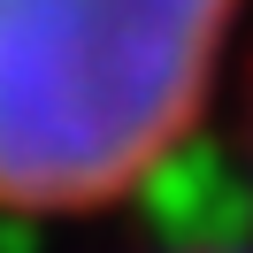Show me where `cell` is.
Segmentation results:
<instances>
[{
	"instance_id": "6da1fadb",
	"label": "cell",
	"mask_w": 253,
	"mask_h": 253,
	"mask_svg": "<svg viewBox=\"0 0 253 253\" xmlns=\"http://www.w3.org/2000/svg\"><path fill=\"white\" fill-rule=\"evenodd\" d=\"M246 0H0V215L123 207L192 146Z\"/></svg>"
}]
</instances>
